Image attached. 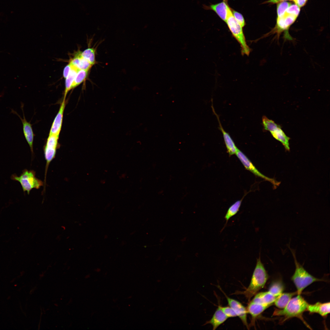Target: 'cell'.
I'll list each match as a JSON object with an SVG mask.
<instances>
[{"instance_id": "12", "label": "cell", "mask_w": 330, "mask_h": 330, "mask_svg": "<svg viewBox=\"0 0 330 330\" xmlns=\"http://www.w3.org/2000/svg\"><path fill=\"white\" fill-rule=\"evenodd\" d=\"M226 0L221 2L209 6L203 5V8L206 10H211L215 12L223 20L226 22L229 8Z\"/></svg>"}, {"instance_id": "3", "label": "cell", "mask_w": 330, "mask_h": 330, "mask_svg": "<svg viewBox=\"0 0 330 330\" xmlns=\"http://www.w3.org/2000/svg\"><path fill=\"white\" fill-rule=\"evenodd\" d=\"M288 248L294 258L295 266V272L292 277V280L296 288L297 295H301L305 288L312 283L323 281V280L314 277L306 271L297 261L295 251L291 248L289 247Z\"/></svg>"}, {"instance_id": "23", "label": "cell", "mask_w": 330, "mask_h": 330, "mask_svg": "<svg viewBox=\"0 0 330 330\" xmlns=\"http://www.w3.org/2000/svg\"><path fill=\"white\" fill-rule=\"evenodd\" d=\"M89 70H78L77 72L72 86L74 88L82 83L87 77Z\"/></svg>"}, {"instance_id": "26", "label": "cell", "mask_w": 330, "mask_h": 330, "mask_svg": "<svg viewBox=\"0 0 330 330\" xmlns=\"http://www.w3.org/2000/svg\"><path fill=\"white\" fill-rule=\"evenodd\" d=\"M232 14L237 22L243 28L245 25L244 19L243 15L240 13L231 9Z\"/></svg>"}, {"instance_id": "18", "label": "cell", "mask_w": 330, "mask_h": 330, "mask_svg": "<svg viewBox=\"0 0 330 330\" xmlns=\"http://www.w3.org/2000/svg\"><path fill=\"white\" fill-rule=\"evenodd\" d=\"M69 63L78 70H89L93 66L78 53L70 61Z\"/></svg>"}, {"instance_id": "4", "label": "cell", "mask_w": 330, "mask_h": 330, "mask_svg": "<svg viewBox=\"0 0 330 330\" xmlns=\"http://www.w3.org/2000/svg\"><path fill=\"white\" fill-rule=\"evenodd\" d=\"M225 22L233 36L240 44L242 54L248 56L251 49L247 43L242 27L234 17L229 7Z\"/></svg>"}, {"instance_id": "19", "label": "cell", "mask_w": 330, "mask_h": 330, "mask_svg": "<svg viewBox=\"0 0 330 330\" xmlns=\"http://www.w3.org/2000/svg\"><path fill=\"white\" fill-rule=\"evenodd\" d=\"M297 295L296 292L282 293L277 297L274 303L277 308L280 309L284 308L288 304L293 297Z\"/></svg>"}, {"instance_id": "28", "label": "cell", "mask_w": 330, "mask_h": 330, "mask_svg": "<svg viewBox=\"0 0 330 330\" xmlns=\"http://www.w3.org/2000/svg\"><path fill=\"white\" fill-rule=\"evenodd\" d=\"M300 11V7L296 4L291 5L286 9L285 12L293 14L295 16H298Z\"/></svg>"}, {"instance_id": "7", "label": "cell", "mask_w": 330, "mask_h": 330, "mask_svg": "<svg viewBox=\"0 0 330 330\" xmlns=\"http://www.w3.org/2000/svg\"><path fill=\"white\" fill-rule=\"evenodd\" d=\"M59 136L49 134L46 143L44 147V157L46 160L45 172L44 188L43 191H45L46 180L48 168L50 163L56 156L57 151L60 147L58 143Z\"/></svg>"}, {"instance_id": "22", "label": "cell", "mask_w": 330, "mask_h": 330, "mask_svg": "<svg viewBox=\"0 0 330 330\" xmlns=\"http://www.w3.org/2000/svg\"><path fill=\"white\" fill-rule=\"evenodd\" d=\"M95 52V48H89L80 52L79 54L93 65L96 63Z\"/></svg>"}, {"instance_id": "20", "label": "cell", "mask_w": 330, "mask_h": 330, "mask_svg": "<svg viewBox=\"0 0 330 330\" xmlns=\"http://www.w3.org/2000/svg\"><path fill=\"white\" fill-rule=\"evenodd\" d=\"M243 198L244 197L240 200L236 201L228 209L224 217L226 222L223 229L226 225L229 219L235 215L239 211Z\"/></svg>"}, {"instance_id": "11", "label": "cell", "mask_w": 330, "mask_h": 330, "mask_svg": "<svg viewBox=\"0 0 330 330\" xmlns=\"http://www.w3.org/2000/svg\"><path fill=\"white\" fill-rule=\"evenodd\" d=\"M66 98H63L58 112L52 124L49 134L58 136H59L61 129L64 111L66 105Z\"/></svg>"}, {"instance_id": "29", "label": "cell", "mask_w": 330, "mask_h": 330, "mask_svg": "<svg viewBox=\"0 0 330 330\" xmlns=\"http://www.w3.org/2000/svg\"><path fill=\"white\" fill-rule=\"evenodd\" d=\"M72 66L69 63L64 68L63 72V76L64 79L68 76L72 69Z\"/></svg>"}, {"instance_id": "6", "label": "cell", "mask_w": 330, "mask_h": 330, "mask_svg": "<svg viewBox=\"0 0 330 330\" xmlns=\"http://www.w3.org/2000/svg\"><path fill=\"white\" fill-rule=\"evenodd\" d=\"M262 120L264 130L269 131L274 138L281 143L286 150L289 151L290 138L286 135L280 126L265 116H262Z\"/></svg>"}, {"instance_id": "2", "label": "cell", "mask_w": 330, "mask_h": 330, "mask_svg": "<svg viewBox=\"0 0 330 330\" xmlns=\"http://www.w3.org/2000/svg\"><path fill=\"white\" fill-rule=\"evenodd\" d=\"M268 278V275L263 264L261 262L260 253L257 259L256 263L250 284L244 291L240 294L244 295L248 300L265 286Z\"/></svg>"}, {"instance_id": "24", "label": "cell", "mask_w": 330, "mask_h": 330, "mask_svg": "<svg viewBox=\"0 0 330 330\" xmlns=\"http://www.w3.org/2000/svg\"><path fill=\"white\" fill-rule=\"evenodd\" d=\"M284 290V286L282 283L280 281H277L271 284L268 291L274 296L277 297L283 293Z\"/></svg>"}, {"instance_id": "13", "label": "cell", "mask_w": 330, "mask_h": 330, "mask_svg": "<svg viewBox=\"0 0 330 330\" xmlns=\"http://www.w3.org/2000/svg\"><path fill=\"white\" fill-rule=\"evenodd\" d=\"M213 108V111L216 116L217 119L219 123V128L222 132L225 144L227 150V152L229 155L230 156L234 154H235L237 151L238 149L234 141L231 138L229 134L226 132L222 126L219 118L218 116L216 113Z\"/></svg>"}, {"instance_id": "5", "label": "cell", "mask_w": 330, "mask_h": 330, "mask_svg": "<svg viewBox=\"0 0 330 330\" xmlns=\"http://www.w3.org/2000/svg\"><path fill=\"white\" fill-rule=\"evenodd\" d=\"M11 179L19 182L20 184L24 193L27 192L29 195L33 189H38L43 185L44 183L35 176V172L33 170H30L27 169L23 170L20 176L16 174H12Z\"/></svg>"}, {"instance_id": "15", "label": "cell", "mask_w": 330, "mask_h": 330, "mask_svg": "<svg viewBox=\"0 0 330 330\" xmlns=\"http://www.w3.org/2000/svg\"><path fill=\"white\" fill-rule=\"evenodd\" d=\"M254 296L251 302L269 306L274 303L277 297L273 295L268 291L258 293Z\"/></svg>"}, {"instance_id": "17", "label": "cell", "mask_w": 330, "mask_h": 330, "mask_svg": "<svg viewBox=\"0 0 330 330\" xmlns=\"http://www.w3.org/2000/svg\"><path fill=\"white\" fill-rule=\"evenodd\" d=\"M228 317L225 314L219 306L216 310L211 318L207 321L205 324H210L213 327V330L216 329L219 326L223 323Z\"/></svg>"}, {"instance_id": "25", "label": "cell", "mask_w": 330, "mask_h": 330, "mask_svg": "<svg viewBox=\"0 0 330 330\" xmlns=\"http://www.w3.org/2000/svg\"><path fill=\"white\" fill-rule=\"evenodd\" d=\"M291 5L290 3L284 1L281 2L278 4L277 8V17L282 16Z\"/></svg>"}, {"instance_id": "21", "label": "cell", "mask_w": 330, "mask_h": 330, "mask_svg": "<svg viewBox=\"0 0 330 330\" xmlns=\"http://www.w3.org/2000/svg\"><path fill=\"white\" fill-rule=\"evenodd\" d=\"M72 69L69 74L65 79V89L64 97L66 98L68 92L72 89L75 78L78 69L72 66Z\"/></svg>"}, {"instance_id": "1", "label": "cell", "mask_w": 330, "mask_h": 330, "mask_svg": "<svg viewBox=\"0 0 330 330\" xmlns=\"http://www.w3.org/2000/svg\"><path fill=\"white\" fill-rule=\"evenodd\" d=\"M292 298L286 306L282 309H276L274 311L273 316H282L283 318L282 322L290 318L296 317L300 319L306 325L308 326L303 319L302 315L307 310L309 303L301 296V295Z\"/></svg>"}, {"instance_id": "9", "label": "cell", "mask_w": 330, "mask_h": 330, "mask_svg": "<svg viewBox=\"0 0 330 330\" xmlns=\"http://www.w3.org/2000/svg\"><path fill=\"white\" fill-rule=\"evenodd\" d=\"M24 104L21 103L20 108L23 112V118L13 109H11V112L17 115L20 119L22 124L23 133L25 139L28 143L30 149L32 157L34 155L33 144L35 134L32 127V124L30 122H28L26 119L24 111Z\"/></svg>"}, {"instance_id": "8", "label": "cell", "mask_w": 330, "mask_h": 330, "mask_svg": "<svg viewBox=\"0 0 330 330\" xmlns=\"http://www.w3.org/2000/svg\"><path fill=\"white\" fill-rule=\"evenodd\" d=\"M236 155L241 162L245 168L255 176L270 182L276 188L280 183L275 179L269 178L261 173L255 166L248 157L240 150L238 149Z\"/></svg>"}, {"instance_id": "10", "label": "cell", "mask_w": 330, "mask_h": 330, "mask_svg": "<svg viewBox=\"0 0 330 330\" xmlns=\"http://www.w3.org/2000/svg\"><path fill=\"white\" fill-rule=\"evenodd\" d=\"M229 306L235 311L237 316L239 317L244 324L248 329L249 328L247 320L248 312L246 308L242 304L235 299H231L225 295Z\"/></svg>"}, {"instance_id": "16", "label": "cell", "mask_w": 330, "mask_h": 330, "mask_svg": "<svg viewBox=\"0 0 330 330\" xmlns=\"http://www.w3.org/2000/svg\"><path fill=\"white\" fill-rule=\"evenodd\" d=\"M329 302L321 303L317 302L314 304H309L307 310L310 313H317L322 317H325L330 313Z\"/></svg>"}, {"instance_id": "27", "label": "cell", "mask_w": 330, "mask_h": 330, "mask_svg": "<svg viewBox=\"0 0 330 330\" xmlns=\"http://www.w3.org/2000/svg\"><path fill=\"white\" fill-rule=\"evenodd\" d=\"M220 307L225 314L228 317H231L237 316L234 310L230 306H222Z\"/></svg>"}, {"instance_id": "14", "label": "cell", "mask_w": 330, "mask_h": 330, "mask_svg": "<svg viewBox=\"0 0 330 330\" xmlns=\"http://www.w3.org/2000/svg\"><path fill=\"white\" fill-rule=\"evenodd\" d=\"M269 306L255 303L250 301L246 308L248 313L251 317V325H254L257 317L265 310L268 308Z\"/></svg>"}]
</instances>
